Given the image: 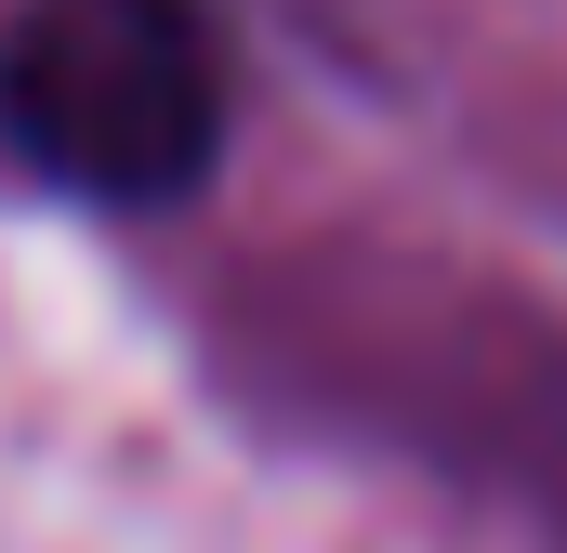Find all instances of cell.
<instances>
[{
  "instance_id": "obj_1",
  "label": "cell",
  "mask_w": 567,
  "mask_h": 553,
  "mask_svg": "<svg viewBox=\"0 0 567 553\" xmlns=\"http://www.w3.org/2000/svg\"><path fill=\"white\" fill-rule=\"evenodd\" d=\"M225 27L212 0H27L0 27V145L106 211H158L225 158Z\"/></svg>"
}]
</instances>
